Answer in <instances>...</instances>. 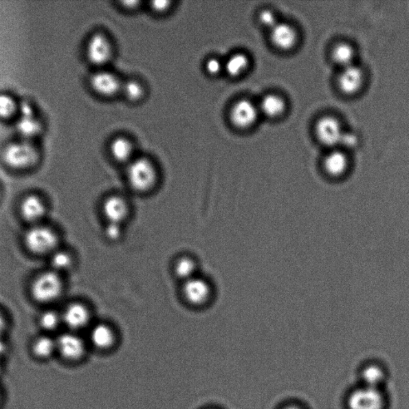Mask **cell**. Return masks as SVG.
Instances as JSON below:
<instances>
[{
    "label": "cell",
    "instance_id": "35",
    "mask_svg": "<svg viewBox=\"0 0 409 409\" xmlns=\"http://www.w3.org/2000/svg\"><path fill=\"white\" fill-rule=\"evenodd\" d=\"M358 140L357 137L352 133H344L342 135L341 142L340 144H342L346 147H354L356 146L357 144Z\"/></svg>",
    "mask_w": 409,
    "mask_h": 409
},
{
    "label": "cell",
    "instance_id": "37",
    "mask_svg": "<svg viewBox=\"0 0 409 409\" xmlns=\"http://www.w3.org/2000/svg\"><path fill=\"white\" fill-rule=\"evenodd\" d=\"M140 2L139 1H125L122 2V5L123 8L126 10H134L139 7V4Z\"/></svg>",
    "mask_w": 409,
    "mask_h": 409
},
{
    "label": "cell",
    "instance_id": "19",
    "mask_svg": "<svg viewBox=\"0 0 409 409\" xmlns=\"http://www.w3.org/2000/svg\"><path fill=\"white\" fill-rule=\"evenodd\" d=\"M271 39L276 47L282 50H289L297 42V33L287 23H278L271 32Z\"/></svg>",
    "mask_w": 409,
    "mask_h": 409
},
{
    "label": "cell",
    "instance_id": "15",
    "mask_svg": "<svg viewBox=\"0 0 409 409\" xmlns=\"http://www.w3.org/2000/svg\"><path fill=\"white\" fill-rule=\"evenodd\" d=\"M19 212L23 219L36 225L46 214V205L41 197L29 195L21 201Z\"/></svg>",
    "mask_w": 409,
    "mask_h": 409
},
{
    "label": "cell",
    "instance_id": "24",
    "mask_svg": "<svg viewBox=\"0 0 409 409\" xmlns=\"http://www.w3.org/2000/svg\"><path fill=\"white\" fill-rule=\"evenodd\" d=\"M19 103L7 93H0V120H11L19 115Z\"/></svg>",
    "mask_w": 409,
    "mask_h": 409
},
{
    "label": "cell",
    "instance_id": "2",
    "mask_svg": "<svg viewBox=\"0 0 409 409\" xmlns=\"http://www.w3.org/2000/svg\"><path fill=\"white\" fill-rule=\"evenodd\" d=\"M38 148L29 140L12 142L6 146L2 153V159L5 164L12 170H25L32 168L39 161Z\"/></svg>",
    "mask_w": 409,
    "mask_h": 409
},
{
    "label": "cell",
    "instance_id": "38",
    "mask_svg": "<svg viewBox=\"0 0 409 409\" xmlns=\"http://www.w3.org/2000/svg\"><path fill=\"white\" fill-rule=\"evenodd\" d=\"M280 409H305L302 405L297 403H289L287 405H285Z\"/></svg>",
    "mask_w": 409,
    "mask_h": 409
},
{
    "label": "cell",
    "instance_id": "20",
    "mask_svg": "<svg viewBox=\"0 0 409 409\" xmlns=\"http://www.w3.org/2000/svg\"><path fill=\"white\" fill-rule=\"evenodd\" d=\"M115 333L109 325L98 324L91 329L90 340L93 346L100 349H107L115 342Z\"/></svg>",
    "mask_w": 409,
    "mask_h": 409
},
{
    "label": "cell",
    "instance_id": "25",
    "mask_svg": "<svg viewBox=\"0 0 409 409\" xmlns=\"http://www.w3.org/2000/svg\"><path fill=\"white\" fill-rule=\"evenodd\" d=\"M347 157L344 153L339 151H334L329 153L325 157L324 166L329 174L338 175L343 173L347 167Z\"/></svg>",
    "mask_w": 409,
    "mask_h": 409
},
{
    "label": "cell",
    "instance_id": "5",
    "mask_svg": "<svg viewBox=\"0 0 409 409\" xmlns=\"http://www.w3.org/2000/svg\"><path fill=\"white\" fill-rule=\"evenodd\" d=\"M348 409H386L388 398L383 389L361 386L349 393Z\"/></svg>",
    "mask_w": 409,
    "mask_h": 409
},
{
    "label": "cell",
    "instance_id": "21",
    "mask_svg": "<svg viewBox=\"0 0 409 409\" xmlns=\"http://www.w3.org/2000/svg\"><path fill=\"white\" fill-rule=\"evenodd\" d=\"M34 356L41 360H47L57 353L56 339L49 335H42L34 340L32 344Z\"/></svg>",
    "mask_w": 409,
    "mask_h": 409
},
{
    "label": "cell",
    "instance_id": "28",
    "mask_svg": "<svg viewBox=\"0 0 409 409\" xmlns=\"http://www.w3.org/2000/svg\"><path fill=\"white\" fill-rule=\"evenodd\" d=\"M73 259L71 255L63 250H55L50 258L52 270L59 274L71 268Z\"/></svg>",
    "mask_w": 409,
    "mask_h": 409
},
{
    "label": "cell",
    "instance_id": "27",
    "mask_svg": "<svg viewBox=\"0 0 409 409\" xmlns=\"http://www.w3.org/2000/svg\"><path fill=\"white\" fill-rule=\"evenodd\" d=\"M196 269V263L190 257H181L175 264V275L184 282L195 277Z\"/></svg>",
    "mask_w": 409,
    "mask_h": 409
},
{
    "label": "cell",
    "instance_id": "33",
    "mask_svg": "<svg viewBox=\"0 0 409 409\" xmlns=\"http://www.w3.org/2000/svg\"><path fill=\"white\" fill-rule=\"evenodd\" d=\"M107 238L111 241H117L122 235L121 225L108 223L104 230Z\"/></svg>",
    "mask_w": 409,
    "mask_h": 409
},
{
    "label": "cell",
    "instance_id": "9",
    "mask_svg": "<svg viewBox=\"0 0 409 409\" xmlns=\"http://www.w3.org/2000/svg\"><path fill=\"white\" fill-rule=\"evenodd\" d=\"M57 353L67 362H78L85 357L86 346L83 340L73 332L64 333L56 338Z\"/></svg>",
    "mask_w": 409,
    "mask_h": 409
},
{
    "label": "cell",
    "instance_id": "6",
    "mask_svg": "<svg viewBox=\"0 0 409 409\" xmlns=\"http://www.w3.org/2000/svg\"><path fill=\"white\" fill-rule=\"evenodd\" d=\"M114 48L110 38L103 33H95L89 38L86 46V56L92 65L102 67L111 60Z\"/></svg>",
    "mask_w": 409,
    "mask_h": 409
},
{
    "label": "cell",
    "instance_id": "39",
    "mask_svg": "<svg viewBox=\"0 0 409 409\" xmlns=\"http://www.w3.org/2000/svg\"><path fill=\"white\" fill-rule=\"evenodd\" d=\"M5 329H6V321H5L3 315L0 313V337H3Z\"/></svg>",
    "mask_w": 409,
    "mask_h": 409
},
{
    "label": "cell",
    "instance_id": "11",
    "mask_svg": "<svg viewBox=\"0 0 409 409\" xmlns=\"http://www.w3.org/2000/svg\"><path fill=\"white\" fill-rule=\"evenodd\" d=\"M182 294L187 302L195 307H201L208 302L211 288L206 280L195 277L184 282Z\"/></svg>",
    "mask_w": 409,
    "mask_h": 409
},
{
    "label": "cell",
    "instance_id": "31",
    "mask_svg": "<svg viewBox=\"0 0 409 409\" xmlns=\"http://www.w3.org/2000/svg\"><path fill=\"white\" fill-rule=\"evenodd\" d=\"M205 70L211 76H219L224 71V61L219 57H210L205 63Z\"/></svg>",
    "mask_w": 409,
    "mask_h": 409
},
{
    "label": "cell",
    "instance_id": "26",
    "mask_svg": "<svg viewBox=\"0 0 409 409\" xmlns=\"http://www.w3.org/2000/svg\"><path fill=\"white\" fill-rule=\"evenodd\" d=\"M121 93L128 101L137 102L144 98L146 89L144 85L136 80L123 82Z\"/></svg>",
    "mask_w": 409,
    "mask_h": 409
},
{
    "label": "cell",
    "instance_id": "36",
    "mask_svg": "<svg viewBox=\"0 0 409 409\" xmlns=\"http://www.w3.org/2000/svg\"><path fill=\"white\" fill-rule=\"evenodd\" d=\"M8 351V343L4 341L3 337H0V359H3Z\"/></svg>",
    "mask_w": 409,
    "mask_h": 409
},
{
    "label": "cell",
    "instance_id": "14",
    "mask_svg": "<svg viewBox=\"0 0 409 409\" xmlns=\"http://www.w3.org/2000/svg\"><path fill=\"white\" fill-rule=\"evenodd\" d=\"M319 140L327 146H336L341 142L344 131L340 122L333 117H324L316 128Z\"/></svg>",
    "mask_w": 409,
    "mask_h": 409
},
{
    "label": "cell",
    "instance_id": "40",
    "mask_svg": "<svg viewBox=\"0 0 409 409\" xmlns=\"http://www.w3.org/2000/svg\"><path fill=\"white\" fill-rule=\"evenodd\" d=\"M3 371V366L2 360L0 359V376H1Z\"/></svg>",
    "mask_w": 409,
    "mask_h": 409
},
{
    "label": "cell",
    "instance_id": "41",
    "mask_svg": "<svg viewBox=\"0 0 409 409\" xmlns=\"http://www.w3.org/2000/svg\"><path fill=\"white\" fill-rule=\"evenodd\" d=\"M2 398H3L2 391H1V389H0V404H1Z\"/></svg>",
    "mask_w": 409,
    "mask_h": 409
},
{
    "label": "cell",
    "instance_id": "12",
    "mask_svg": "<svg viewBox=\"0 0 409 409\" xmlns=\"http://www.w3.org/2000/svg\"><path fill=\"white\" fill-rule=\"evenodd\" d=\"M102 211L108 223L121 225L129 215L130 208L122 197L111 195L103 201Z\"/></svg>",
    "mask_w": 409,
    "mask_h": 409
},
{
    "label": "cell",
    "instance_id": "17",
    "mask_svg": "<svg viewBox=\"0 0 409 409\" xmlns=\"http://www.w3.org/2000/svg\"><path fill=\"white\" fill-rule=\"evenodd\" d=\"M135 145L125 136H118L113 140L110 145L111 155L115 161L120 164H130L135 159Z\"/></svg>",
    "mask_w": 409,
    "mask_h": 409
},
{
    "label": "cell",
    "instance_id": "3",
    "mask_svg": "<svg viewBox=\"0 0 409 409\" xmlns=\"http://www.w3.org/2000/svg\"><path fill=\"white\" fill-rule=\"evenodd\" d=\"M23 244L30 253L36 255L52 254L58 244L55 231L47 226L33 225L23 235Z\"/></svg>",
    "mask_w": 409,
    "mask_h": 409
},
{
    "label": "cell",
    "instance_id": "13",
    "mask_svg": "<svg viewBox=\"0 0 409 409\" xmlns=\"http://www.w3.org/2000/svg\"><path fill=\"white\" fill-rule=\"evenodd\" d=\"M61 317L63 323L72 331H76L87 327L90 322L91 313L86 305L74 302L64 309Z\"/></svg>",
    "mask_w": 409,
    "mask_h": 409
},
{
    "label": "cell",
    "instance_id": "7",
    "mask_svg": "<svg viewBox=\"0 0 409 409\" xmlns=\"http://www.w3.org/2000/svg\"><path fill=\"white\" fill-rule=\"evenodd\" d=\"M16 129L24 140H29L41 134L43 123L31 103L23 102L19 106Z\"/></svg>",
    "mask_w": 409,
    "mask_h": 409
},
{
    "label": "cell",
    "instance_id": "10",
    "mask_svg": "<svg viewBox=\"0 0 409 409\" xmlns=\"http://www.w3.org/2000/svg\"><path fill=\"white\" fill-rule=\"evenodd\" d=\"M259 107L248 100L236 101L230 111V120L232 124L244 130L252 126L257 121Z\"/></svg>",
    "mask_w": 409,
    "mask_h": 409
},
{
    "label": "cell",
    "instance_id": "4",
    "mask_svg": "<svg viewBox=\"0 0 409 409\" xmlns=\"http://www.w3.org/2000/svg\"><path fill=\"white\" fill-rule=\"evenodd\" d=\"M31 291L32 298L39 303L54 302L63 291V282L58 274L54 271H47L34 279Z\"/></svg>",
    "mask_w": 409,
    "mask_h": 409
},
{
    "label": "cell",
    "instance_id": "30",
    "mask_svg": "<svg viewBox=\"0 0 409 409\" xmlns=\"http://www.w3.org/2000/svg\"><path fill=\"white\" fill-rule=\"evenodd\" d=\"M61 322V315H59L55 310L52 309L43 312L38 318L39 327L46 332L54 331Z\"/></svg>",
    "mask_w": 409,
    "mask_h": 409
},
{
    "label": "cell",
    "instance_id": "22",
    "mask_svg": "<svg viewBox=\"0 0 409 409\" xmlns=\"http://www.w3.org/2000/svg\"><path fill=\"white\" fill-rule=\"evenodd\" d=\"M250 58L245 53L236 52L224 60V71L230 77H239L247 71Z\"/></svg>",
    "mask_w": 409,
    "mask_h": 409
},
{
    "label": "cell",
    "instance_id": "29",
    "mask_svg": "<svg viewBox=\"0 0 409 409\" xmlns=\"http://www.w3.org/2000/svg\"><path fill=\"white\" fill-rule=\"evenodd\" d=\"M333 58L339 65L344 68L353 65L354 51L347 43H341L334 48Z\"/></svg>",
    "mask_w": 409,
    "mask_h": 409
},
{
    "label": "cell",
    "instance_id": "1",
    "mask_svg": "<svg viewBox=\"0 0 409 409\" xmlns=\"http://www.w3.org/2000/svg\"><path fill=\"white\" fill-rule=\"evenodd\" d=\"M127 181L137 193H147L156 186L157 170L154 162L146 157H137L127 164Z\"/></svg>",
    "mask_w": 409,
    "mask_h": 409
},
{
    "label": "cell",
    "instance_id": "34",
    "mask_svg": "<svg viewBox=\"0 0 409 409\" xmlns=\"http://www.w3.org/2000/svg\"><path fill=\"white\" fill-rule=\"evenodd\" d=\"M171 7L170 1H154L151 3V8L155 13H165L168 12Z\"/></svg>",
    "mask_w": 409,
    "mask_h": 409
},
{
    "label": "cell",
    "instance_id": "32",
    "mask_svg": "<svg viewBox=\"0 0 409 409\" xmlns=\"http://www.w3.org/2000/svg\"><path fill=\"white\" fill-rule=\"evenodd\" d=\"M259 21L265 27L274 28L278 23L275 14L270 10H264L259 14Z\"/></svg>",
    "mask_w": 409,
    "mask_h": 409
},
{
    "label": "cell",
    "instance_id": "23",
    "mask_svg": "<svg viewBox=\"0 0 409 409\" xmlns=\"http://www.w3.org/2000/svg\"><path fill=\"white\" fill-rule=\"evenodd\" d=\"M285 102L283 98L276 95H269L263 98L259 107V111L269 118L278 117L283 114Z\"/></svg>",
    "mask_w": 409,
    "mask_h": 409
},
{
    "label": "cell",
    "instance_id": "18",
    "mask_svg": "<svg viewBox=\"0 0 409 409\" xmlns=\"http://www.w3.org/2000/svg\"><path fill=\"white\" fill-rule=\"evenodd\" d=\"M363 80V73L361 69L351 65L344 68L339 77L338 83L344 93L347 95H353L362 87Z\"/></svg>",
    "mask_w": 409,
    "mask_h": 409
},
{
    "label": "cell",
    "instance_id": "16",
    "mask_svg": "<svg viewBox=\"0 0 409 409\" xmlns=\"http://www.w3.org/2000/svg\"><path fill=\"white\" fill-rule=\"evenodd\" d=\"M360 379L362 386L383 389L387 382L388 372L380 363L368 362L360 371Z\"/></svg>",
    "mask_w": 409,
    "mask_h": 409
},
{
    "label": "cell",
    "instance_id": "8",
    "mask_svg": "<svg viewBox=\"0 0 409 409\" xmlns=\"http://www.w3.org/2000/svg\"><path fill=\"white\" fill-rule=\"evenodd\" d=\"M123 82L115 73L107 70H100L91 77L90 86L98 96L111 98L121 93Z\"/></svg>",
    "mask_w": 409,
    "mask_h": 409
}]
</instances>
